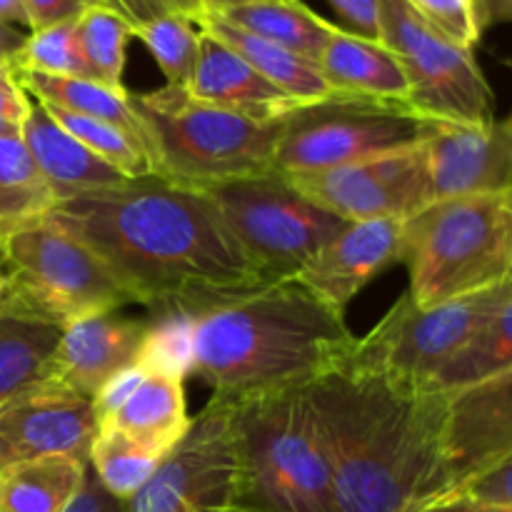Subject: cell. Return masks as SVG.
<instances>
[{"label": "cell", "instance_id": "cell-26", "mask_svg": "<svg viewBox=\"0 0 512 512\" xmlns=\"http://www.w3.org/2000/svg\"><path fill=\"white\" fill-rule=\"evenodd\" d=\"M60 335V325L0 313V405L48 380Z\"/></svg>", "mask_w": 512, "mask_h": 512}, {"label": "cell", "instance_id": "cell-31", "mask_svg": "<svg viewBox=\"0 0 512 512\" xmlns=\"http://www.w3.org/2000/svg\"><path fill=\"white\" fill-rule=\"evenodd\" d=\"M43 108L53 115V120L60 128L68 130L90 153H95L100 160L113 165L128 180H140L148 178V175H155L145 145L133 133L120 128V125L105 123V120L98 118H85V115H75L60 108H48V105H43Z\"/></svg>", "mask_w": 512, "mask_h": 512}, {"label": "cell", "instance_id": "cell-11", "mask_svg": "<svg viewBox=\"0 0 512 512\" xmlns=\"http://www.w3.org/2000/svg\"><path fill=\"white\" fill-rule=\"evenodd\" d=\"M380 40L403 63L410 83L408 108L423 120L490 123L493 88L485 80L473 50L430 28L403 0H375Z\"/></svg>", "mask_w": 512, "mask_h": 512}, {"label": "cell", "instance_id": "cell-16", "mask_svg": "<svg viewBox=\"0 0 512 512\" xmlns=\"http://www.w3.org/2000/svg\"><path fill=\"white\" fill-rule=\"evenodd\" d=\"M510 453L512 370L445 395L443 455L450 488Z\"/></svg>", "mask_w": 512, "mask_h": 512}, {"label": "cell", "instance_id": "cell-18", "mask_svg": "<svg viewBox=\"0 0 512 512\" xmlns=\"http://www.w3.org/2000/svg\"><path fill=\"white\" fill-rule=\"evenodd\" d=\"M145 330L148 320L120 318L115 313L68 323L60 335L48 380L93 400L115 373L135 365Z\"/></svg>", "mask_w": 512, "mask_h": 512}, {"label": "cell", "instance_id": "cell-33", "mask_svg": "<svg viewBox=\"0 0 512 512\" xmlns=\"http://www.w3.org/2000/svg\"><path fill=\"white\" fill-rule=\"evenodd\" d=\"M135 363L145 373L170 375L185 380L193 375L195 363V333L193 315L188 310H158L150 313L145 340Z\"/></svg>", "mask_w": 512, "mask_h": 512}, {"label": "cell", "instance_id": "cell-54", "mask_svg": "<svg viewBox=\"0 0 512 512\" xmlns=\"http://www.w3.org/2000/svg\"><path fill=\"white\" fill-rule=\"evenodd\" d=\"M90 3H103V5H110L108 0H90ZM110 8H113V5H110Z\"/></svg>", "mask_w": 512, "mask_h": 512}, {"label": "cell", "instance_id": "cell-41", "mask_svg": "<svg viewBox=\"0 0 512 512\" xmlns=\"http://www.w3.org/2000/svg\"><path fill=\"white\" fill-rule=\"evenodd\" d=\"M328 3L348 23L350 33L380 40V13L375 0H328Z\"/></svg>", "mask_w": 512, "mask_h": 512}, {"label": "cell", "instance_id": "cell-23", "mask_svg": "<svg viewBox=\"0 0 512 512\" xmlns=\"http://www.w3.org/2000/svg\"><path fill=\"white\" fill-rule=\"evenodd\" d=\"M190 423L193 418L188 413L183 380L148 373L128 403L113 418L100 423V428L118 430L133 443L165 458L188 433Z\"/></svg>", "mask_w": 512, "mask_h": 512}, {"label": "cell", "instance_id": "cell-14", "mask_svg": "<svg viewBox=\"0 0 512 512\" xmlns=\"http://www.w3.org/2000/svg\"><path fill=\"white\" fill-rule=\"evenodd\" d=\"M98 430L93 400L43 380L0 405V470L38 458L88 463Z\"/></svg>", "mask_w": 512, "mask_h": 512}, {"label": "cell", "instance_id": "cell-5", "mask_svg": "<svg viewBox=\"0 0 512 512\" xmlns=\"http://www.w3.org/2000/svg\"><path fill=\"white\" fill-rule=\"evenodd\" d=\"M158 178L193 190L273 173L283 120L258 123L195 100L183 85L130 93Z\"/></svg>", "mask_w": 512, "mask_h": 512}, {"label": "cell", "instance_id": "cell-48", "mask_svg": "<svg viewBox=\"0 0 512 512\" xmlns=\"http://www.w3.org/2000/svg\"><path fill=\"white\" fill-rule=\"evenodd\" d=\"M200 5L203 13H225L230 8H238V5L253 3V0H195Z\"/></svg>", "mask_w": 512, "mask_h": 512}, {"label": "cell", "instance_id": "cell-12", "mask_svg": "<svg viewBox=\"0 0 512 512\" xmlns=\"http://www.w3.org/2000/svg\"><path fill=\"white\" fill-rule=\"evenodd\" d=\"M235 458L230 405L210 398L180 443L160 460L130 512H220L235 505Z\"/></svg>", "mask_w": 512, "mask_h": 512}, {"label": "cell", "instance_id": "cell-3", "mask_svg": "<svg viewBox=\"0 0 512 512\" xmlns=\"http://www.w3.org/2000/svg\"><path fill=\"white\" fill-rule=\"evenodd\" d=\"M193 375L220 403L310 385L345 368L355 338L338 313L300 280L265 283L193 310Z\"/></svg>", "mask_w": 512, "mask_h": 512}, {"label": "cell", "instance_id": "cell-40", "mask_svg": "<svg viewBox=\"0 0 512 512\" xmlns=\"http://www.w3.org/2000/svg\"><path fill=\"white\" fill-rule=\"evenodd\" d=\"M25 13H28L30 30L48 28V25L73 20L83 13L90 0H23Z\"/></svg>", "mask_w": 512, "mask_h": 512}, {"label": "cell", "instance_id": "cell-43", "mask_svg": "<svg viewBox=\"0 0 512 512\" xmlns=\"http://www.w3.org/2000/svg\"><path fill=\"white\" fill-rule=\"evenodd\" d=\"M30 108H33V103H30L28 93L15 80L0 85V118L10 120L15 125H23Z\"/></svg>", "mask_w": 512, "mask_h": 512}, {"label": "cell", "instance_id": "cell-39", "mask_svg": "<svg viewBox=\"0 0 512 512\" xmlns=\"http://www.w3.org/2000/svg\"><path fill=\"white\" fill-rule=\"evenodd\" d=\"M40 178L23 138H0V188L35 183Z\"/></svg>", "mask_w": 512, "mask_h": 512}, {"label": "cell", "instance_id": "cell-42", "mask_svg": "<svg viewBox=\"0 0 512 512\" xmlns=\"http://www.w3.org/2000/svg\"><path fill=\"white\" fill-rule=\"evenodd\" d=\"M65 512H130L128 503L115 495H110L108 490L100 485V480L95 478L93 470L85 468L83 485H80L78 495L73 498V503L68 505Z\"/></svg>", "mask_w": 512, "mask_h": 512}, {"label": "cell", "instance_id": "cell-32", "mask_svg": "<svg viewBox=\"0 0 512 512\" xmlns=\"http://www.w3.org/2000/svg\"><path fill=\"white\" fill-rule=\"evenodd\" d=\"M133 38H138L153 55L160 73L165 75V85L188 83L203 43L198 18L183 13L163 15L133 28Z\"/></svg>", "mask_w": 512, "mask_h": 512}, {"label": "cell", "instance_id": "cell-6", "mask_svg": "<svg viewBox=\"0 0 512 512\" xmlns=\"http://www.w3.org/2000/svg\"><path fill=\"white\" fill-rule=\"evenodd\" d=\"M408 295L418 308L512 280V193L435 200L403 220Z\"/></svg>", "mask_w": 512, "mask_h": 512}, {"label": "cell", "instance_id": "cell-17", "mask_svg": "<svg viewBox=\"0 0 512 512\" xmlns=\"http://www.w3.org/2000/svg\"><path fill=\"white\" fill-rule=\"evenodd\" d=\"M403 250V220H355L345 225L295 280L325 305L345 313L380 273L403 263Z\"/></svg>", "mask_w": 512, "mask_h": 512}, {"label": "cell", "instance_id": "cell-27", "mask_svg": "<svg viewBox=\"0 0 512 512\" xmlns=\"http://www.w3.org/2000/svg\"><path fill=\"white\" fill-rule=\"evenodd\" d=\"M15 83L33 95L35 103L120 125L145 145L143 130L130 108L128 90L108 88L90 78H65V75H45L33 70H15Z\"/></svg>", "mask_w": 512, "mask_h": 512}, {"label": "cell", "instance_id": "cell-28", "mask_svg": "<svg viewBox=\"0 0 512 512\" xmlns=\"http://www.w3.org/2000/svg\"><path fill=\"white\" fill-rule=\"evenodd\" d=\"M512 370V298L475 333V338L455 353L438 373L430 375L423 390L455 393L468 385Z\"/></svg>", "mask_w": 512, "mask_h": 512}, {"label": "cell", "instance_id": "cell-29", "mask_svg": "<svg viewBox=\"0 0 512 512\" xmlns=\"http://www.w3.org/2000/svg\"><path fill=\"white\" fill-rule=\"evenodd\" d=\"M133 25L115 8L93 3L78 15V43L90 78L108 88L125 90L123 73Z\"/></svg>", "mask_w": 512, "mask_h": 512}, {"label": "cell", "instance_id": "cell-35", "mask_svg": "<svg viewBox=\"0 0 512 512\" xmlns=\"http://www.w3.org/2000/svg\"><path fill=\"white\" fill-rule=\"evenodd\" d=\"M418 18L453 43L473 50L483 35L475 0H403Z\"/></svg>", "mask_w": 512, "mask_h": 512}, {"label": "cell", "instance_id": "cell-45", "mask_svg": "<svg viewBox=\"0 0 512 512\" xmlns=\"http://www.w3.org/2000/svg\"><path fill=\"white\" fill-rule=\"evenodd\" d=\"M480 25L490 28L498 23H512V0H475Z\"/></svg>", "mask_w": 512, "mask_h": 512}, {"label": "cell", "instance_id": "cell-30", "mask_svg": "<svg viewBox=\"0 0 512 512\" xmlns=\"http://www.w3.org/2000/svg\"><path fill=\"white\" fill-rule=\"evenodd\" d=\"M160 460V455L133 443L128 435L113 428H100L90 448L88 468L110 495L128 503L153 478Z\"/></svg>", "mask_w": 512, "mask_h": 512}, {"label": "cell", "instance_id": "cell-13", "mask_svg": "<svg viewBox=\"0 0 512 512\" xmlns=\"http://www.w3.org/2000/svg\"><path fill=\"white\" fill-rule=\"evenodd\" d=\"M288 180L305 198L348 223L408 220L430 203L423 140L358 163L290 175Z\"/></svg>", "mask_w": 512, "mask_h": 512}, {"label": "cell", "instance_id": "cell-49", "mask_svg": "<svg viewBox=\"0 0 512 512\" xmlns=\"http://www.w3.org/2000/svg\"><path fill=\"white\" fill-rule=\"evenodd\" d=\"M5 293H8V265H5V250H3V243H0V313H3Z\"/></svg>", "mask_w": 512, "mask_h": 512}, {"label": "cell", "instance_id": "cell-8", "mask_svg": "<svg viewBox=\"0 0 512 512\" xmlns=\"http://www.w3.org/2000/svg\"><path fill=\"white\" fill-rule=\"evenodd\" d=\"M428 123L405 103L330 93L285 115L275 173H318L410 148L425 138Z\"/></svg>", "mask_w": 512, "mask_h": 512}, {"label": "cell", "instance_id": "cell-34", "mask_svg": "<svg viewBox=\"0 0 512 512\" xmlns=\"http://www.w3.org/2000/svg\"><path fill=\"white\" fill-rule=\"evenodd\" d=\"M15 70L65 75V78H90L78 43V18L30 30L25 35L18 58H15Z\"/></svg>", "mask_w": 512, "mask_h": 512}, {"label": "cell", "instance_id": "cell-44", "mask_svg": "<svg viewBox=\"0 0 512 512\" xmlns=\"http://www.w3.org/2000/svg\"><path fill=\"white\" fill-rule=\"evenodd\" d=\"M413 512H512V508L478 503V500L463 498V495H440V498L423 503Z\"/></svg>", "mask_w": 512, "mask_h": 512}, {"label": "cell", "instance_id": "cell-25", "mask_svg": "<svg viewBox=\"0 0 512 512\" xmlns=\"http://www.w3.org/2000/svg\"><path fill=\"white\" fill-rule=\"evenodd\" d=\"M85 468L73 458H38L0 470V512H65L83 485Z\"/></svg>", "mask_w": 512, "mask_h": 512}, {"label": "cell", "instance_id": "cell-15", "mask_svg": "<svg viewBox=\"0 0 512 512\" xmlns=\"http://www.w3.org/2000/svg\"><path fill=\"white\" fill-rule=\"evenodd\" d=\"M423 150L430 203L468 195L512 193V133L505 120H430Z\"/></svg>", "mask_w": 512, "mask_h": 512}, {"label": "cell", "instance_id": "cell-2", "mask_svg": "<svg viewBox=\"0 0 512 512\" xmlns=\"http://www.w3.org/2000/svg\"><path fill=\"white\" fill-rule=\"evenodd\" d=\"M335 512H413L448 493L445 393L340 368L310 383Z\"/></svg>", "mask_w": 512, "mask_h": 512}, {"label": "cell", "instance_id": "cell-21", "mask_svg": "<svg viewBox=\"0 0 512 512\" xmlns=\"http://www.w3.org/2000/svg\"><path fill=\"white\" fill-rule=\"evenodd\" d=\"M318 68L333 93L408 105V75L383 40L365 38L338 25L320 53Z\"/></svg>", "mask_w": 512, "mask_h": 512}, {"label": "cell", "instance_id": "cell-7", "mask_svg": "<svg viewBox=\"0 0 512 512\" xmlns=\"http://www.w3.org/2000/svg\"><path fill=\"white\" fill-rule=\"evenodd\" d=\"M0 243L8 265L3 313L65 328L80 318L138 305L113 270L50 215L13 230Z\"/></svg>", "mask_w": 512, "mask_h": 512}, {"label": "cell", "instance_id": "cell-46", "mask_svg": "<svg viewBox=\"0 0 512 512\" xmlns=\"http://www.w3.org/2000/svg\"><path fill=\"white\" fill-rule=\"evenodd\" d=\"M25 43V33H20L15 25L0 23V60H10L15 65L20 48Z\"/></svg>", "mask_w": 512, "mask_h": 512}, {"label": "cell", "instance_id": "cell-24", "mask_svg": "<svg viewBox=\"0 0 512 512\" xmlns=\"http://www.w3.org/2000/svg\"><path fill=\"white\" fill-rule=\"evenodd\" d=\"M228 23L278 43L303 58L318 63L325 43L338 25L310 10L303 0H253L225 13H218Z\"/></svg>", "mask_w": 512, "mask_h": 512}, {"label": "cell", "instance_id": "cell-37", "mask_svg": "<svg viewBox=\"0 0 512 512\" xmlns=\"http://www.w3.org/2000/svg\"><path fill=\"white\" fill-rule=\"evenodd\" d=\"M145 370L140 368L138 363L130 365V368H123L120 373H115L103 388L95 393L93 408L95 415H98V423H105V420L113 418L120 408L130 400V395L140 388V383L145 380Z\"/></svg>", "mask_w": 512, "mask_h": 512}, {"label": "cell", "instance_id": "cell-53", "mask_svg": "<svg viewBox=\"0 0 512 512\" xmlns=\"http://www.w3.org/2000/svg\"><path fill=\"white\" fill-rule=\"evenodd\" d=\"M220 512H250V510H240V508H225V510H220Z\"/></svg>", "mask_w": 512, "mask_h": 512}, {"label": "cell", "instance_id": "cell-1", "mask_svg": "<svg viewBox=\"0 0 512 512\" xmlns=\"http://www.w3.org/2000/svg\"><path fill=\"white\" fill-rule=\"evenodd\" d=\"M50 220L88 245L150 313H193L273 283L203 190L158 175L60 200Z\"/></svg>", "mask_w": 512, "mask_h": 512}, {"label": "cell", "instance_id": "cell-20", "mask_svg": "<svg viewBox=\"0 0 512 512\" xmlns=\"http://www.w3.org/2000/svg\"><path fill=\"white\" fill-rule=\"evenodd\" d=\"M23 143L30 150L40 178L53 190L55 200L73 198L93 190L118 188L128 183L123 173L90 153L80 140L65 128H60L53 115L40 103H33L23 123Z\"/></svg>", "mask_w": 512, "mask_h": 512}, {"label": "cell", "instance_id": "cell-52", "mask_svg": "<svg viewBox=\"0 0 512 512\" xmlns=\"http://www.w3.org/2000/svg\"><path fill=\"white\" fill-rule=\"evenodd\" d=\"M505 125H508V128H510V133H512V110H510V115H508V118H505Z\"/></svg>", "mask_w": 512, "mask_h": 512}, {"label": "cell", "instance_id": "cell-10", "mask_svg": "<svg viewBox=\"0 0 512 512\" xmlns=\"http://www.w3.org/2000/svg\"><path fill=\"white\" fill-rule=\"evenodd\" d=\"M510 298L512 280L433 308H418L405 293L365 338H358L345 365L423 388Z\"/></svg>", "mask_w": 512, "mask_h": 512}, {"label": "cell", "instance_id": "cell-4", "mask_svg": "<svg viewBox=\"0 0 512 512\" xmlns=\"http://www.w3.org/2000/svg\"><path fill=\"white\" fill-rule=\"evenodd\" d=\"M238 490L250 512H335L330 465L310 385L230 403Z\"/></svg>", "mask_w": 512, "mask_h": 512}, {"label": "cell", "instance_id": "cell-38", "mask_svg": "<svg viewBox=\"0 0 512 512\" xmlns=\"http://www.w3.org/2000/svg\"><path fill=\"white\" fill-rule=\"evenodd\" d=\"M133 28L148 23V20L163 18L170 13H183L198 18L203 10L195 0H108Z\"/></svg>", "mask_w": 512, "mask_h": 512}, {"label": "cell", "instance_id": "cell-47", "mask_svg": "<svg viewBox=\"0 0 512 512\" xmlns=\"http://www.w3.org/2000/svg\"><path fill=\"white\" fill-rule=\"evenodd\" d=\"M0 23L23 25V28H30L23 0H0Z\"/></svg>", "mask_w": 512, "mask_h": 512}, {"label": "cell", "instance_id": "cell-19", "mask_svg": "<svg viewBox=\"0 0 512 512\" xmlns=\"http://www.w3.org/2000/svg\"><path fill=\"white\" fill-rule=\"evenodd\" d=\"M183 88L195 100L245 115L258 123H278L300 105L268 83L233 48L208 33H203L198 63Z\"/></svg>", "mask_w": 512, "mask_h": 512}, {"label": "cell", "instance_id": "cell-36", "mask_svg": "<svg viewBox=\"0 0 512 512\" xmlns=\"http://www.w3.org/2000/svg\"><path fill=\"white\" fill-rule=\"evenodd\" d=\"M445 495H463V498L478 500V503L512 508V453L465 478Z\"/></svg>", "mask_w": 512, "mask_h": 512}, {"label": "cell", "instance_id": "cell-50", "mask_svg": "<svg viewBox=\"0 0 512 512\" xmlns=\"http://www.w3.org/2000/svg\"><path fill=\"white\" fill-rule=\"evenodd\" d=\"M0 138H23V125H15L10 120L0 118Z\"/></svg>", "mask_w": 512, "mask_h": 512}, {"label": "cell", "instance_id": "cell-9", "mask_svg": "<svg viewBox=\"0 0 512 512\" xmlns=\"http://www.w3.org/2000/svg\"><path fill=\"white\" fill-rule=\"evenodd\" d=\"M250 258L273 280L295 278L348 220L305 198L285 175L265 173L203 190Z\"/></svg>", "mask_w": 512, "mask_h": 512}, {"label": "cell", "instance_id": "cell-22", "mask_svg": "<svg viewBox=\"0 0 512 512\" xmlns=\"http://www.w3.org/2000/svg\"><path fill=\"white\" fill-rule=\"evenodd\" d=\"M198 25L203 28V33L213 35L220 43L233 48L245 63L253 65L268 83L283 90L295 103H315V100H323L333 93L328 80L320 73L318 63H313V60L303 58V55L293 53L278 43H270L260 35L248 33V30L220 18L218 13H200Z\"/></svg>", "mask_w": 512, "mask_h": 512}, {"label": "cell", "instance_id": "cell-51", "mask_svg": "<svg viewBox=\"0 0 512 512\" xmlns=\"http://www.w3.org/2000/svg\"><path fill=\"white\" fill-rule=\"evenodd\" d=\"M15 80V65L10 60H0V85L13 83Z\"/></svg>", "mask_w": 512, "mask_h": 512}]
</instances>
